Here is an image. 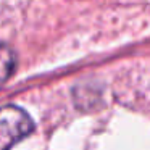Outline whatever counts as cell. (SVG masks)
Wrapping results in <instances>:
<instances>
[{"label": "cell", "mask_w": 150, "mask_h": 150, "mask_svg": "<svg viewBox=\"0 0 150 150\" xmlns=\"http://www.w3.org/2000/svg\"><path fill=\"white\" fill-rule=\"evenodd\" d=\"M34 127L31 116L16 105L0 107V150H10L29 136Z\"/></svg>", "instance_id": "obj_1"}, {"label": "cell", "mask_w": 150, "mask_h": 150, "mask_svg": "<svg viewBox=\"0 0 150 150\" xmlns=\"http://www.w3.org/2000/svg\"><path fill=\"white\" fill-rule=\"evenodd\" d=\"M16 57L10 47L0 44V84H4L15 71Z\"/></svg>", "instance_id": "obj_2"}]
</instances>
